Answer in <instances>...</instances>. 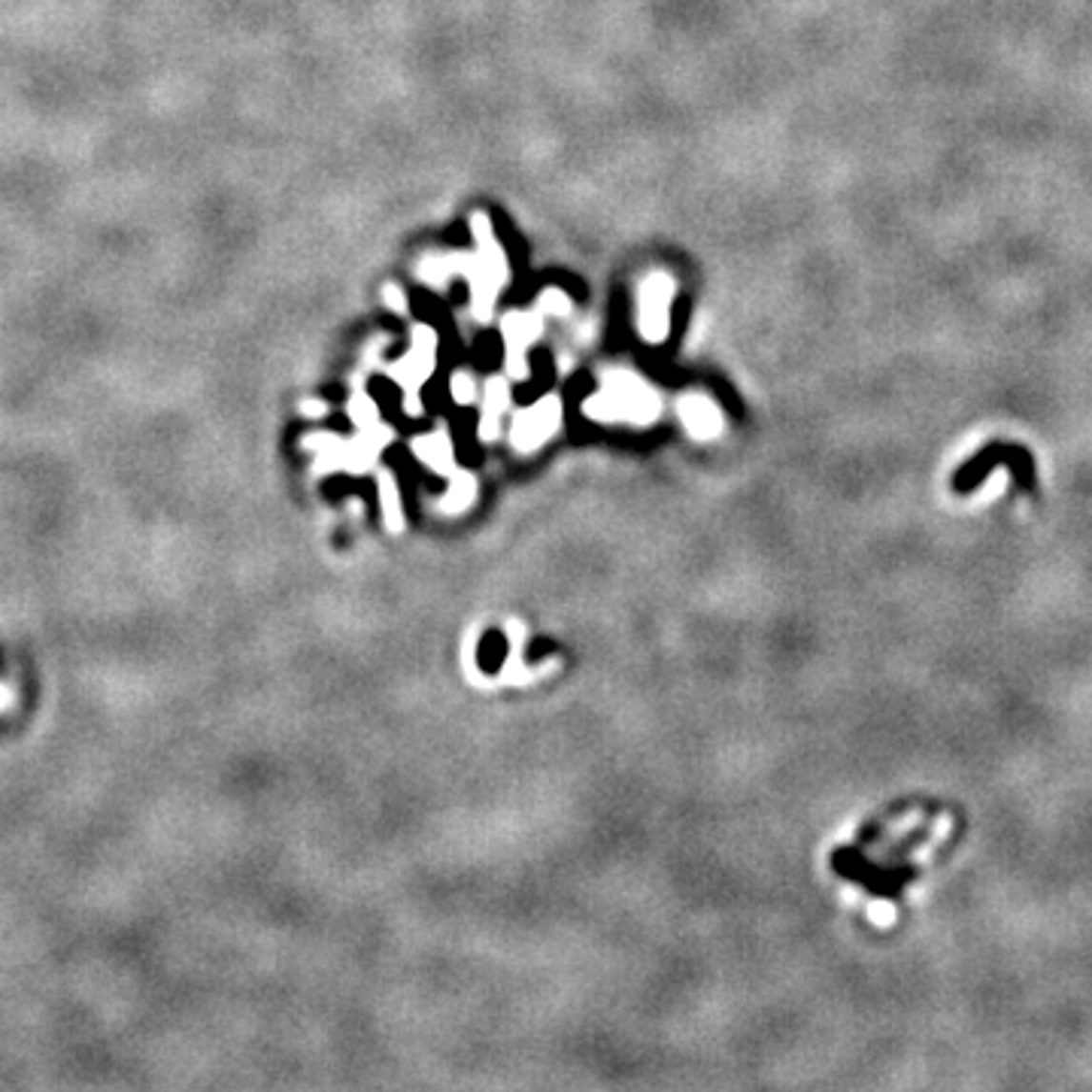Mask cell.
<instances>
[{
    "label": "cell",
    "instance_id": "1",
    "mask_svg": "<svg viewBox=\"0 0 1092 1092\" xmlns=\"http://www.w3.org/2000/svg\"><path fill=\"white\" fill-rule=\"evenodd\" d=\"M471 231L476 240L474 253H435L416 264V276L432 289H446L453 279H468L471 286V310L479 322H486L495 310V301L510 283V261L504 246L492 231V219L486 212H474Z\"/></svg>",
    "mask_w": 1092,
    "mask_h": 1092
},
{
    "label": "cell",
    "instance_id": "2",
    "mask_svg": "<svg viewBox=\"0 0 1092 1092\" xmlns=\"http://www.w3.org/2000/svg\"><path fill=\"white\" fill-rule=\"evenodd\" d=\"M658 394L635 371L614 368L601 376V389L583 401V413L595 422L650 425L658 419Z\"/></svg>",
    "mask_w": 1092,
    "mask_h": 1092
},
{
    "label": "cell",
    "instance_id": "3",
    "mask_svg": "<svg viewBox=\"0 0 1092 1092\" xmlns=\"http://www.w3.org/2000/svg\"><path fill=\"white\" fill-rule=\"evenodd\" d=\"M996 468H1011L1014 471V483L1025 495L1038 492V479H1035V458L1032 453L1020 443H1007V440H992L986 443L978 455H971L962 468L953 474V492L956 495H971L978 492L981 483L986 479L989 471Z\"/></svg>",
    "mask_w": 1092,
    "mask_h": 1092
},
{
    "label": "cell",
    "instance_id": "4",
    "mask_svg": "<svg viewBox=\"0 0 1092 1092\" xmlns=\"http://www.w3.org/2000/svg\"><path fill=\"white\" fill-rule=\"evenodd\" d=\"M389 443H392V428H383V425L358 428V435L350 440H340L334 435L304 437L307 450L316 453L319 471H350V474L368 471Z\"/></svg>",
    "mask_w": 1092,
    "mask_h": 1092
},
{
    "label": "cell",
    "instance_id": "5",
    "mask_svg": "<svg viewBox=\"0 0 1092 1092\" xmlns=\"http://www.w3.org/2000/svg\"><path fill=\"white\" fill-rule=\"evenodd\" d=\"M435 364H437V334L428 325H416L413 328V343L407 355L383 368L392 383H398L404 389V410L410 416H419L422 413L419 392L428 383V376L435 374Z\"/></svg>",
    "mask_w": 1092,
    "mask_h": 1092
},
{
    "label": "cell",
    "instance_id": "6",
    "mask_svg": "<svg viewBox=\"0 0 1092 1092\" xmlns=\"http://www.w3.org/2000/svg\"><path fill=\"white\" fill-rule=\"evenodd\" d=\"M677 283L668 273H653L643 279L637 294V331L647 343H665L671 331V301Z\"/></svg>",
    "mask_w": 1092,
    "mask_h": 1092
},
{
    "label": "cell",
    "instance_id": "7",
    "mask_svg": "<svg viewBox=\"0 0 1092 1092\" xmlns=\"http://www.w3.org/2000/svg\"><path fill=\"white\" fill-rule=\"evenodd\" d=\"M561 428V398L546 394L537 404L516 413L510 425V443L516 453H535Z\"/></svg>",
    "mask_w": 1092,
    "mask_h": 1092
},
{
    "label": "cell",
    "instance_id": "8",
    "mask_svg": "<svg viewBox=\"0 0 1092 1092\" xmlns=\"http://www.w3.org/2000/svg\"><path fill=\"white\" fill-rule=\"evenodd\" d=\"M543 319L546 313L540 307L535 310H513L504 316L501 331H504V364H507V376L510 379H525L528 376V346H532L543 334Z\"/></svg>",
    "mask_w": 1092,
    "mask_h": 1092
},
{
    "label": "cell",
    "instance_id": "9",
    "mask_svg": "<svg viewBox=\"0 0 1092 1092\" xmlns=\"http://www.w3.org/2000/svg\"><path fill=\"white\" fill-rule=\"evenodd\" d=\"M677 413H680V422L686 425V432L695 440H714L725 425L719 404L701 392H686L683 398L677 401Z\"/></svg>",
    "mask_w": 1092,
    "mask_h": 1092
},
{
    "label": "cell",
    "instance_id": "10",
    "mask_svg": "<svg viewBox=\"0 0 1092 1092\" xmlns=\"http://www.w3.org/2000/svg\"><path fill=\"white\" fill-rule=\"evenodd\" d=\"M413 453L422 461L425 468H432L437 474H453L455 471V453H453V440L446 425H440L432 435H419L413 440Z\"/></svg>",
    "mask_w": 1092,
    "mask_h": 1092
},
{
    "label": "cell",
    "instance_id": "11",
    "mask_svg": "<svg viewBox=\"0 0 1092 1092\" xmlns=\"http://www.w3.org/2000/svg\"><path fill=\"white\" fill-rule=\"evenodd\" d=\"M510 410V386L501 376H495L486 383L483 394V416H479V437L483 440H498L501 437V419Z\"/></svg>",
    "mask_w": 1092,
    "mask_h": 1092
},
{
    "label": "cell",
    "instance_id": "12",
    "mask_svg": "<svg viewBox=\"0 0 1092 1092\" xmlns=\"http://www.w3.org/2000/svg\"><path fill=\"white\" fill-rule=\"evenodd\" d=\"M474 501H476V479L465 471H453V483L443 492L437 507L443 513H450V516H455V513H465Z\"/></svg>",
    "mask_w": 1092,
    "mask_h": 1092
},
{
    "label": "cell",
    "instance_id": "13",
    "mask_svg": "<svg viewBox=\"0 0 1092 1092\" xmlns=\"http://www.w3.org/2000/svg\"><path fill=\"white\" fill-rule=\"evenodd\" d=\"M379 504H383V516L392 532H401L404 528V513H401V492L394 476L389 471L379 474Z\"/></svg>",
    "mask_w": 1092,
    "mask_h": 1092
},
{
    "label": "cell",
    "instance_id": "14",
    "mask_svg": "<svg viewBox=\"0 0 1092 1092\" xmlns=\"http://www.w3.org/2000/svg\"><path fill=\"white\" fill-rule=\"evenodd\" d=\"M350 416L358 428H374L379 425V413H376V404L364 394V389H355L353 401H350Z\"/></svg>",
    "mask_w": 1092,
    "mask_h": 1092
},
{
    "label": "cell",
    "instance_id": "15",
    "mask_svg": "<svg viewBox=\"0 0 1092 1092\" xmlns=\"http://www.w3.org/2000/svg\"><path fill=\"white\" fill-rule=\"evenodd\" d=\"M537 307L546 313V316H571V310H574L571 297H568L565 292H561V289H546V292L540 294Z\"/></svg>",
    "mask_w": 1092,
    "mask_h": 1092
},
{
    "label": "cell",
    "instance_id": "16",
    "mask_svg": "<svg viewBox=\"0 0 1092 1092\" xmlns=\"http://www.w3.org/2000/svg\"><path fill=\"white\" fill-rule=\"evenodd\" d=\"M450 392L455 404H474L476 401V383L468 371H455L450 379Z\"/></svg>",
    "mask_w": 1092,
    "mask_h": 1092
},
{
    "label": "cell",
    "instance_id": "17",
    "mask_svg": "<svg viewBox=\"0 0 1092 1092\" xmlns=\"http://www.w3.org/2000/svg\"><path fill=\"white\" fill-rule=\"evenodd\" d=\"M383 301H386V307H392L394 313H398V316H407V297H404L401 286L386 283L383 286Z\"/></svg>",
    "mask_w": 1092,
    "mask_h": 1092
},
{
    "label": "cell",
    "instance_id": "18",
    "mask_svg": "<svg viewBox=\"0 0 1092 1092\" xmlns=\"http://www.w3.org/2000/svg\"><path fill=\"white\" fill-rule=\"evenodd\" d=\"M301 413H304V416H310V419H322L325 413H328V404H322V401H304Z\"/></svg>",
    "mask_w": 1092,
    "mask_h": 1092
}]
</instances>
